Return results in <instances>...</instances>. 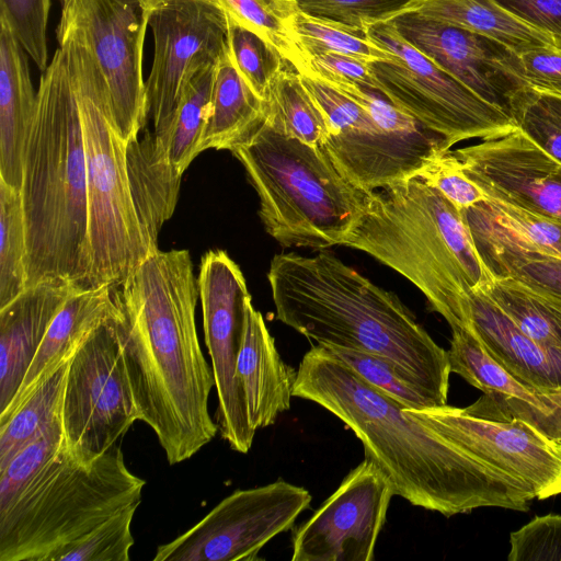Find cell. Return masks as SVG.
<instances>
[{
  "label": "cell",
  "mask_w": 561,
  "mask_h": 561,
  "mask_svg": "<svg viewBox=\"0 0 561 561\" xmlns=\"http://www.w3.org/2000/svg\"><path fill=\"white\" fill-rule=\"evenodd\" d=\"M116 331L134 400L170 465L190 459L218 426L208 399L213 369L195 323L197 278L186 250L149 253L115 287Z\"/></svg>",
  "instance_id": "obj_1"
},
{
  "label": "cell",
  "mask_w": 561,
  "mask_h": 561,
  "mask_svg": "<svg viewBox=\"0 0 561 561\" xmlns=\"http://www.w3.org/2000/svg\"><path fill=\"white\" fill-rule=\"evenodd\" d=\"M293 397L321 405L348 426L394 495L414 506L450 517L486 506L525 512L536 499L522 482L422 423L321 345L302 356Z\"/></svg>",
  "instance_id": "obj_2"
},
{
  "label": "cell",
  "mask_w": 561,
  "mask_h": 561,
  "mask_svg": "<svg viewBox=\"0 0 561 561\" xmlns=\"http://www.w3.org/2000/svg\"><path fill=\"white\" fill-rule=\"evenodd\" d=\"M276 318L321 346L367 352L447 404L448 352L388 291L327 250L312 256L276 254L267 273Z\"/></svg>",
  "instance_id": "obj_3"
},
{
  "label": "cell",
  "mask_w": 561,
  "mask_h": 561,
  "mask_svg": "<svg viewBox=\"0 0 561 561\" xmlns=\"http://www.w3.org/2000/svg\"><path fill=\"white\" fill-rule=\"evenodd\" d=\"M27 287L65 282L87 288V162L78 93L64 47L42 72L23 150Z\"/></svg>",
  "instance_id": "obj_4"
},
{
  "label": "cell",
  "mask_w": 561,
  "mask_h": 561,
  "mask_svg": "<svg viewBox=\"0 0 561 561\" xmlns=\"http://www.w3.org/2000/svg\"><path fill=\"white\" fill-rule=\"evenodd\" d=\"M342 245L364 251L408 278L451 329L467 330L472 293L494 279L460 210L416 175L370 191Z\"/></svg>",
  "instance_id": "obj_5"
},
{
  "label": "cell",
  "mask_w": 561,
  "mask_h": 561,
  "mask_svg": "<svg viewBox=\"0 0 561 561\" xmlns=\"http://www.w3.org/2000/svg\"><path fill=\"white\" fill-rule=\"evenodd\" d=\"M230 151L259 196L266 232L283 247L340 245L365 210L370 191L344 178L323 147L287 137L265 118Z\"/></svg>",
  "instance_id": "obj_6"
},
{
  "label": "cell",
  "mask_w": 561,
  "mask_h": 561,
  "mask_svg": "<svg viewBox=\"0 0 561 561\" xmlns=\"http://www.w3.org/2000/svg\"><path fill=\"white\" fill-rule=\"evenodd\" d=\"M145 484L127 468L118 444L83 465L64 443L0 512V561H50L111 516L140 503Z\"/></svg>",
  "instance_id": "obj_7"
},
{
  "label": "cell",
  "mask_w": 561,
  "mask_h": 561,
  "mask_svg": "<svg viewBox=\"0 0 561 561\" xmlns=\"http://www.w3.org/2000/svg\"><path fill=\"white\" fill-rule=\"evenodd\" d=\"M75 80L87 162L89 275L87 288L118 287L150 253L135 209L126 141L117 133L79 46L57 35Z\"/></svg>",
  "instance_id": "obj_8"
},
{
  "label": "cell",
  "mask_w": 561,
  "mask_h": 561,
  "mask_svg": "<svg viewBox=\"0 0 561 561\" xmlns=\"http://www.w3.org/2000/svg\"><path fill=\"white\" fill-rule=\"evenodd\" d=\"M300 76L330 125L325 152L359 188L374 191L412 178L453 146L378 90Z\"/></svg>",
  "instance_id": "obj_9"
},
{
  "label": "cell",
  "mask_w": 561,
  "mask_h": 561,
  "mask_svg": "<svg viewBox=\"0 0 561 561\" xmlns=\"http://www.w3.org/2000/svg\"><path fill=\"white\" fill-rule=\"evenodd\" d=\"M154 0H60L57 32L83 51L112 122L126 141L148 119L142 53Z\"/></svg>",
  "instance_id": "obj_10"
},
{
  "label": "cell",
  "mask_w": 561,
  "mask_h": 561,
  "mask_svg": "<svg viewBox=\"0 0 561 561\" xmlns=\"http://www.w3.org/2000/svg\"><path fill=\"white\" fill-rule=\"evenodd\" d=\"M368 36L392 54L369 62L382 92L397 107L453 145L490 139L516 128L511 116L489 104L405 41L388 22L371 25Z\"/></svg>",
  "instance_id": "obj_11"
},
{
  "label": "cell",
  "mask_w": 561,
  "mask_h": 561,
  "mask_svg": "<svg viewBox=\"0 0 561 561\" xmlns=\"http://www.w3.org/2000/svg\"><path fill=\"white\" fill-rule=\"evenodd\" d=\"M116 316L85 339L67 370L60 414L64 443L69 455L83 465L106 453L140 420L122 355Z\"/></svg>",
  "instance_id": "obj_12"
},
{
  "label": "cell",
  "mask_w": 561,
  "mask_h": 561,
  "mask_svg": "<svg viewBox=\"0 0 561 561\" xmlns=\"http://www.w3.org/2000/svg\"><path fill=\"white\" fill-rule=\"evenodd\" d=\"M153 60L146 82L154 136H167L192 78L227 48V13L215 0H154L149 16Z\"/></svg>",
  "instance_id": "obj_13"
},
{
  "label": "cell",
  "mask_w": 561,
  "mask_h": 561,
  "mask_svg": "<svg viewBox=\"0 0 561 561\" xmlns=\"http://www.w3.org/2000/svg\"><path fill=\"white\" fill-rule=\"evenodd\" d=\"M311 500L308 490L283 480L237 490L184 534L159 546L153 560H257L271 539L293 528Z\"/></svg>",
  "instance_id": "obj_14"
},
{
  "label": "cell",
  "mask_w": 561,
  "mask_h": 561,
  "mask_svg": "<svg viewBox=\"0 0 561 561\" xmlns=\"http://www.w3.org/2000/svg\"><path fill=\"white\" fill-rule=\"evenodd\" d=\"M204 337L217 391L216 424L231 449L247 454L255 431L250 425L237 374L245 304L251 299L239 265L222 250L206 252L197 277Z\"/></svg>",
  "instance_id": "obj_15"
},
{
  "label": "cell",
  "mask_w": 561,
  "mask_h": 561,
  "mask_svg": "<svg viewBox=\"0 0 561 561\" xmlns=\"http://www.w3.org/2000/svg\"><path fill=\"white\" fill-rule=\"evenodd\" d=\"M393 488L369 458L294 533L291 561H371Z\"/></svg>",
  "instance_id": "obj_16"
},
{
  "label": "cell",
  "mask_w": 561,
  "mask_h": 561,
  "mask_svg": "<svg viewBox=\"0 0 561 561\" xmlns=\"http://www.w3.org/2000/svg\"><path fill=\"white\" fill-rule=\"evenodd\" d=\"M408 410L473 458L522 482L536 499L561 494L560 440L519 420H483L448 404Z\"/></svg>",
  "instance_id": "obj_17"
},
{
  "label": "cell",
  "mask_w": 561,
  "mask_h": 561,
  "mask_svg": "<svg viewBox=\"0 0 561 561\" xmlns=\"http://www.w3.org/2000/svg\"><path fill=\"white\" fill-rule=\"evenodd\" d=\"M390 22L419 51L510 115L511 99L526 87L518 54L491 38L413 11H405Z\"/></svg>",
  "instance_id": "obj_18"
},
{
  "label": "cell",
  "mask_w": 561,
  "mask_h": 561,
  "mask_svg": "<svg viewBox=\"0 0 561 561\" xmlns=\"http://www.w3.org/2000/svg\"><path fill=\"white\" fill-rule=\"evenodd\" d=\"M453 152L486 198L561 221V162L519 129Z\"/></svg>",
  "instance_id": "obj_19"
},
{
  "label": "cell",
  "mask_w": 561,
  "mask_h": 561,
  "mask_svg": "<svg viewBox=\"0 0 561 561\" xmlns=\"http://www.w3.org/2000/svg\"><path fill=\"white\" fill-rule=\"evenodd\" d=\"M450 371L483 394L462 410L474 417L519 420L547 437L561 442V388L526 385L494 362L467 330L451 329Z\"/></svg>",
  "instance_id": "obj_20"
},
{
  "label": "cell",
  "mask_w": 561,
  "mask_h": 561,
  "mask_svg": "<svg viewBox=\"0 0 561 561\" xmlns=\"http://www.w3.org/2000/svg\"><path fill=\"white\" fill-rule=\"evenodd\" d=\"M79 289L65 282L41 283L0 308V413L16 394L53 320Z\"/></svg>",
  "instance_id": "obj_21"
},
{
  "label": "cell",
  "mask_w": 561,
  "mask_h": 561,
  "mask_svg": "<svg viewBox=\"0 0 561 561\" xmlns=\"http://www.w3.org/2000/svg\"><path fill=\"white\" fill-rule=\"evenodd\" d=\"M237 374L253 431L273 425L280 413L289 410L297 371L282 359L252 299L245 304Z\"/></svg>",
  "instance_id": "obj_22"
},
{
  "label": "cell",
  "mask_w": 561,
  "mask_h": 561,
  "mask_svg": "<svg viewBox=\"0 0 561 561\" xmlns=\"http://www.w3.org/2000/svg\"><path fill=\"white\" fill-rule=\"evenodd\" d=\"M467 331L519 381L539 388H561V354L529 339L483 289L470 297Z\"/></svg>",
  "instance_id": "obj_23"
},
{
  "label": "cell",
  "mask_w": 561,
  "mask_h": 561,
  "mask_svg": "<svg viewBox=\"0 0 561 561\" xmlns=\"http://www.w3.org/2000/svg\"><path fill=\"white\" fill-rule=\"evenodd\" d=\"M118 312L114 287L79 289L70 295L53 320L16 394L5 411L0 413V423L43 379L68 362L98 327Z\"/></svg>",
  "instance_id": "obj_24"
},
{
  "label": "cell",
  "mask_w": 561,
  "mask_h": 561,
  "mask_svg": "<svg viewBox=\"0 0 561 561\" xmlns=\"http://www.w3.org/2000/svg\"><path fill=\"white\" fill-rule=\"evenodd\" d=\"M26 55L9 24L0 19V179L18 190L37 104Z\"/></svg>",
  "instance_id": "obj_25"
},
{
  "label": "cell",
  "mask_w": 561,
  "mask_h": 561,
  "mask_svg": "<svg viewBox=\"0 0 561 561\" xmlns=\"http://www.w3.org/2000/svg\"><path fill=\"white\" fill-rule=\"evenodd\" d=\"M460 213L477 253L494 279L514 278L561 300V259L523 247L482 202Z\"/></svg>",
  "instance_id": "obj_26"
},
{
  "label": "cell",
  "mask_w": 561,
  "mask_h": 561,
  "mask_svg": "<svg viewBox=\"0 0 561 561\" xmlns=\"http://www.w3.org/2000/svg\"><path fill=\"white\" fill-rule=\"evenodd\" d=\"M126 162L135 209L151 253L158 249L163 224L175 210L183 174L171 164L167 147L150 131L126 144Z\"/></svg>",
  "instance_id": "obj_27"
},
{
  "label": "cell",
  "mask_w": 561,
  "mask_h": 561,
  "mask_svg": "<svg viewBox=\"0 0 561 561\" xmlns=\"http://www.w3.org/2000/svg\"><path fill=\"white\" fill-rule=\"evenodd\" d=\"M407 11L485 36L518 55L537 48H557L550 36L495 0H417Z\"/></svg>",
  "instance_id": "obj_28"
},
{
  "label": "cell",
  "mask_w": 561,
  "mask_h": 561,
  "mask_svg": "<svg viewBox=\"0 0 561 561\" xmlns=\"http://www.w3.org/2000/svg\"><path fill=\"white\" fill-rule=\"evenodd\" d=\"M264 119V101L234 67L228 46L215 66L209 114L201 153L207 149L231 150Z\"/></svg>",
  "instance_id": "obj_29"
},
{
  "label": "cell",
  "mask_w": 561,
  "mask_h": 561,
  "mask_svg": "<svg viewBox=\"0 0 561 561\" xmlns=\"http://www.w3.org/2000/svg\"><path fill=\"white\" fill-rule=\"evenodd\" d=\"M264 118L280 134L323 147L331 129L328 118L294 68L287 66L272 81L264 100Z\"/></svg>",
  "instance_id": "obj_30"
},
{
  "label": "cell",
  "mask_w": 561,
  "mask_h": 561,
  "mask_svg": "<svg viewBox=\"0 0 561 561\" xmlns=\"http://www.w3.org/2000/svg\"><path fill=\"white\" fill-rule=\"evenodd\" d=\"M70 359L43 379L0 423V472L21 450L60 420Z\"/></svg>",
  "instance_id": "obj_31"
},
{
  "label": "cell",
  "mask_w": 561,
  "mask_h": 561,
  "mask_svg": "<svg viewBox=\"0 0 561 561\" xmlns=\"http://www.w3.org/2000/svg\"><path fill=\"white\" fill-rule=\"evenodd\" d=\"M485 294L542 348L561 354V300L514 278H497Z\"/></svg>",
  "instance_id": "obj_32"
},
{
  "label": "cell",
  "mask_w": 561,
  "mask_h": 561,
  "mask_svg": "<svg viewBox=\"0 0 561 561\" xmlns=\"http://www.w3.org/2000/svg\"><path fill=\"white\" fill-rule=\"evenodd\" d=\"M239 22L264 37L300 75L307 73V58L295 31L300 12L296 0H215Z\"/></svg>",
  "instance_id": "obj_33"
},
{
  "label": "cell",
  "mask_w": 561,
  "mask_h": 561,
  "mask_svg": "<svg viewBox=\"0 0 561 561\" xmlns=\"http://www.w3.org/2000/svg\"><path fill=\"white\" fill-rule=\"evenodd\" d=\"M216 65L199 70L188 82L167 136V151L171 164L183 174L201 153L206 128Z\"/></svg>",
  "instance_id": "obj_34"
},
{
  "label": "cell",
  "mask_w": 561,
  "mask_h": 561,
  "mask_svg": "<svg viewBox=\"0 0 561 561\" xmlns=\"http://www.w3.org/2000/svg\"><path fill=\"white\" fill-rule=\"evenodd\" d=\"M26 255L21 192L0 179V308L27 288Z\"/></svg>",
  "instance_id": "obj_35"
},
{
  "label": "cell",
  "mask_w": 561,
  "mask_h": 561,
  "mask_svg": "<svg viewBox=\"0 0 561 561\" xmlns=\"http://www.w3.org/2000/svg\"><path fill=\"white\" fill-rule=\"evenodd\" d=\"M227 23L229 56L248 85L264 101L274 78L289 65L264 37L228 13Z\"/></svg>",
  "instance_id": "obj_36"
},
{
  "label": "cell",
  "mask_w": 561,
  "mask_h": 561,
  "mask_svg": "<svg viewBox=\"0 0 561 561\" xmlns=\"http://www.w3.org/2000/svg\"><path fill=\"white\" fill-rule=\"evenodd\" d=\"M295 31L304 49H323L373 62L386 60L392 54L375 43L366 30L342 22L314 16L300 11L295 21Z\"/></svg>",
  "instance_id": "obj_37"
},
{
  "label": "cell",
  "mask_w": 561,
  "mask_h": 561,
  "mask_svg": "<svg viewBox=\"0 0 561 561\" xmlns=\"http://www.w3.org/2000/svg\"><path fill=\"white\" fill-rule=\"evenodd\" d=\"M508 113L517 129L561 162V96L525 87L511 99Z\"/></svg>",
  "instance_id": "obj_38"
},
{
  "label": "cell",
  "mask_w": 561,
  "mask_h": 561,
  "mask_svg": "<svg viewBox=\"0 0 561 561\" xmlns=\"http://www.w3.org/2000/svg\"><path fill=\"white\" fill-rule=\"evenodd\" d=\"M140 503L111 516L90 533L54 553L50 561H129L131 523Z\"/></svg>",
  "instance_id": "obj_39"
},
{
  "label": "cell",
  "mask_w": 561,
  "mask_h": 561,
  "mask_svg": "<svg viewBox=\"0 0 561 561\" xmlns=\"http://www.w3.org/2000/svg\"><path fill=\"white\" fill-rule=\"evenodd\" d=\"M323 347L351 366L366 381L391 396L405 408L423 410L438 407L432 397L404 379L386 358L350 348Z\"/></svg>",
  "instance_id": "obj_40"
},
{
  "label": "cell",
  "mask_w": 561,
  "mask_h": 561,
  "mask_svg": "<svg viewBox=\"0 0 561 561\" xmlns=\"http://www.w3.org/2000/svg\"><path fill=\"white\" fill-rule=\"evenodd\" d=\"M62 445L64 434L58 420L10 461L0 472V512L14 503L38 470Z\"/></svg>",
  "instance_id": "obj_41"
},
{
  "label": "cell",
  "mask_w": 561,
  "mask_h": 561,
  "mask_svg": "<svg viewBox=\"0 0 561 561\" xmlns=\"http://www.w3.org/2000/svg\"><path fill=\"white\" fill-rule=\"evenodd\" d=\"M485 209L508 228L518 242L534 251L561 259V221L494 199L482 201Z\"/></svg>",
  "instance_id": "obj_42"
},
{
  "label": "cell",
  "mask_w": 561,
  "mask_h": 561,
  "mask_svg": "<svg viewBox=\"0 0 561 561\" xmlns=\"http://www.w3.org/2000/svg\"><path fill=\"white\" fill-rule=\"evenodd\" d=\"M300 11L367 30L391 21L417 0H296Z\"/></svg>",
  "instance_id": "obj_43"
},
{
  "label": "cell",
  "mask_w": 561,
  "mask_h": 561,
  "mask_svg": "<svg viewBox=\"0 0 561 561\" xmlns=\"http://www.w3.org/2000/svg\"><path fill=\"white\" fill-rule=\"evenodd\" d=\"M50 0H0L4 20L26 54L43 72L47 68L46 30Z\"/></svg>",
  "instance_id": "obj_44"
},
{
  "label": "cell",
  "mask_w": 561,
  "mask_h": 561,
  "mask_svg": "<svg viewBox=\"0 0 561 561\" xmlns=\"http://www.w3.org/2000/svg\"><path fill=\"white\" fill-rule=\"evenodd\" d=\"M508 561H561V515L536 516L510 535Z\"/></svg>",
  "instance_id": "obj_45"
},
{
  "label": "cell",
  "mask_w": 561,
  "mask_h": 561,
  "mask_svg": "<svg viewBox=\"0 0 561 561\" xmlns=\"http://www.w3.org/2000/svg\"><path fill=\"white\" fill-rule=\"evenodd\" d=\"M416 176L439 191L459 210L486 199L483 191L466 175L450 149L434 157Z\"/></svg>",
  "instance_id": "obj_46"
},
{
  "label": "cell",
  "mask_w": 561,
  "mask_h": 561,
  "mask_svg": "<svg viewBox=\"0 0 561 561\" xmlns=\"http://www.w3.org/2000/svg\"><path fill=\"white\" fill-rule=\"evenodd\" d=\"M304 54L307 73L332 84H353L380 91L369 62L365 60L323 49H304Z\"/></svg>",
  "instance_id": "obj_47"
},
{
  "label": "cell",
  "mask_w": 561,
  "mask_h": 561,
  "mask_svg": "<svg viewBox=\"0 0 561 561\" xmlns=\"http://www.w3.org/2000/svg\"><path fill=\"white\" fill-rule=\"evenodd\" d=\"M518 57L526 87L561 96V49L537 48Z\"/></svg>",
  "instance_id": "obj_48"
},
{
  "label": "cell",
  "mask_w": 561,
  "mask_h": 561,
  "mask_svg": "<svg viewBox=\"0 0 561 561\" xmlns=\"http://www.w3.org/2000/svg\"><path fill=\"white\" fill-rule=\"evenodd\" d=\"M506 11L550 36L561 49V0H495Z\"/></svg>",
  "instance_id": "obj_49"
}]
</instances>
